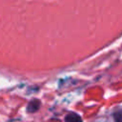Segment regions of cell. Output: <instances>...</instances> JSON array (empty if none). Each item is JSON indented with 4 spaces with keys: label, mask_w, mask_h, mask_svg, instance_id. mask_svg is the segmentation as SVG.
Returning <instances> with one entry per match:
<instances>
[{
    "label": "cell",
    "mask_w": 122,
    "mask_h": 122,
    "mask_svg": "<svg viewBox=\"0 0 122 122\" xmlns=\"http://www.w3.org/2000/svg\"><path fill=\"white\" fill-rule=\"evenodd\" d=\"M39 105H40L39 101H37V100L31 101V102L29 104V106H28V112H34L35 111H37V110L39 109Z\"/></svg>",
    "instance_id": "obj_1"
},
{
    "label": "cell",
    "mask_w": 122,
    "mask_h": 122,
    "mask_svg": "<svg viewBox=\"0 0 122 122\" xmlns=\"http://www.w3.org/2000/svg\"><path fill=\"white\" fill-rule=\"evenodd\" d=\"M66 121H81V117L75 113H70L65 117Z\"/></svg>",
    "instance_id": "obj_2"
}]
</instances>
